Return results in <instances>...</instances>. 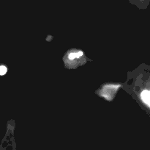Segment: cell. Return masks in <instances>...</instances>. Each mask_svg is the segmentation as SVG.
Returning <instances> with one entry per match:
<instances>
[{
	"label": "cell",
	"instance_id": "3957f363",
	"mask_svg": "<svg viewBox=\"0 0 150 150\" xmlns=\"http://www.w3.org/2000/svg\"><path fill=\"white\" fill-rule=\"evenodd\" d=\"M7 68H6L4 66H0V75H1V76H2V75H4L6 73H7Z\"/></svg>",
	"mask_w": 150,
	"mask_h": 150
},
{
	"label": "cell",
	"instance_id": "7a4b0ae2",
	"mask_svg": "<svg viewBox=\"0 0 150 150\" xmlns=\"http://www.w3.org/2000/svg\"><path fill=\"white\" fill-rule=\"evenodd\" d=\"M83 55V52L82 51H78V52H75V53H70L69 54V58L70 60H73L74 58H77V57H80L81 56Z\"/></svg>",
	"mask_w": 150,
	"mask_h": 150
},
{
	"label": "cell",
	"instance_id": "6da1fadb",
	"mask_svg": "<svg viewBox=\"0 0 150 150\" xmlns=\"http://www.w3.org/2000/svg\"><path fill=\"white\" fill-rule=\"evenodd\" d=\"M142 99L144 103H146L147 105L150 104V94L149 91L147 90H145L142 93Z\"/></svg>",
	"mask_w": 150,
	"mask_h": 150
}]
</instances>
